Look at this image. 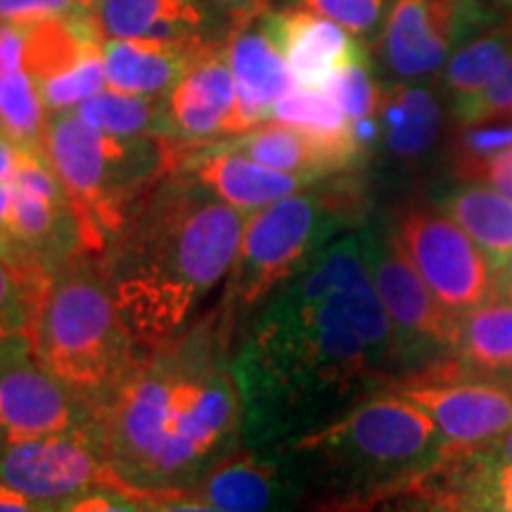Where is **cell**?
<instances>
[{
    "label": "cell",
    "mask_w": 512,
    "mask_h": 512,
    "mask_svg": "<svg viewBox=\"0 0 512 512\" xmlns=\"http://www.w3.org/2000/svg\"><path fill=\"white\" fill-rule=\"evenodd\" d=\"M245 444L287 441L337 418L356 396L399 377L394 330L363 233L339 235L261 306L233 356Z\"/></svg>",
    "instance_id": "1"
},
{
    "label": "cell",
    "mask_w": 512,
    "mask_h": 512,
    "mask_svg": "<svg viewBox=\"0 0 512 512\" xmlns=\"http://www.w3.org/2000/svg\"><path fill=\"white\" fill-rule=\"evenodd\" d=\"M98 434L121 482L145 496L188 494L245 444V406L216 309L140 358L100 408Z\"/></svg>",
    "instance_id": "2"
},
{
    "label": "cell",
    "mask_w": 512,
    "mask_h": 512,
    "mask_svg": "<svg viewBox=\"0 0 512 512\" xmlns=\"http://www.w3.org/2000/svg\"><path fill=\"white\" fill-rule=\"evenodd\" d=\"M245 219L181 171L147 192L102 256L140 354L181 335L197 306L226 283Z\"/></svg>",
    "instance_id": "3"
},
{
    "label": "cell",
    "mask_w": 512,
    "mask_h": 512,
    "mask_svg": "<svg viewBox=\"0 0 512 512\" xmlns=\"http://www.w3.org/2000/svg\"><path fill=\"white\" fill-rule=\"evenodd\" d=\"M283 446L306 486L320 494L318 512L368 510L446 463L434 420L392 389L363 396L337 418Z\"/></svg>",
    "instance_id": "4"
},
{
    "label": "cell",
    "mask_w": 512,
    "mask_h": 512,
    "mask_svg": "<svg viewBox=\"0 0 512 512\" xmlns=\"http://www.w3.org/2000/svg\"><path fill=\"white\" fill-rule=\"evenodd\" d=\"M366 209L363 185L349 171L247 214L226 292L216 306L221 337L233 356L261 306L309 266L339 230L363 223Z\"/></svg>",
    "instance_id": "5"
},
{
    "label": "cell",
    "mask_w": 512,
    "mask_h": 512,
    "mask_svg": "<svg viewBox=\"0 0 512 512\" xmlns=\"http://www.w3.org/2000/svg\"><path fill=\"white\" fill-rule=\"evenodd\" d=\"M31 349L98 411L136 370L143 354L121 316L100 254H79L38 287Z\"/></svg>",
    "instance_id": "6"
},
{
    "label": "cell",
    "mask_w": 512,
    "mask_h": 512,
    "mask_svg": "<svg viewBox=\"0 0 512 512\" xmlns=\"http://www.w3.org/2000/svg\"><path fill=\"white\" fill-rule=\"evenodd\" d=\"M183 150L174 138L98 131L74 110L48 114L46 157L79 211L91 254L105 256Z\"/></svg>",
    "instance_id": "7"
},
{
    "label": "cell",
    "mask_w": 512,
    "mask_h": 512,
    "mask_svg": "<svg viewBox=\"0 0 512 512\" xmlns=\"http://www.w3.org/2000/svg\"><path fill=\"white\" fill-rule=\"evenodd\" d=\"M363 247L370 278L394 330L399 358L396 380L453 361L460 342V316L441 306L392 233L377 235L363 230Z\"/></svg>",
    "instance_id": "8"
},
{
    "label": "cell",
    "mask_w": 512,
    "mask_h": 512,
    "mask_svg": "<svg viewBox=\"0 0 512 512\" xmlns=\"http://www.w3.org/2000/svg\"><path fill=\"white\" fill-rule=\"evenodd\" d=\"M17 188L12 204L10 266L38 292L76 256L88 252L79 211L46 152L17 147Z\"/></svg>",
    "instance_id": "9"
},
{
    "label": "cell",
    "mask_w": 512,
    "mask_h": 512,
    "mask_svg": "<svg viewBox=\"0 0 512 512\" xmlns=\"http://www.w3.org/2000/svg\"><path fill=\"white\" fill-rule=\"evenodd\" d=\"M384 389L406 396L439 427L446 460L484 451L512 427V377L477 375L453 361Z\"/></svg>",
    "instance_id": "10"
},
{
    "label": "cell",
    "mask_w": 512,
    "mask_h": 512,
    "mask_svg": "<svg viewBox=\"0 0 512 512\" xmlns=\"http://www.w3.org/2000/svg\"><path fill=\"white\" fill-rule=\"evenodd\" d=\"M389 233L446 311L463 318L498 297L494 268L446 211L411 204Z\"/></svg>",
    "instance_id": "11"
},
{
    "label": "cell",
    "mask_w": 512,
    "mask_h": 512,
    "mask_svg": "<svg viewBox=\"0 0 512 512\" xmlns=\"http://www.w3.org/2000/svg\"><path fill=\"white\" fill-rule=\"evenodd\" d=\"M489 15L484 0H394L375 50L396 81L430 79L465 38L494 24Z\"/></svg>",
    "instance_id": "12"
},
{
    "label": "cell",
    "mask_w": 512,
    "mask_h": 512,
    "mask_svg": "<svg viewBox=\"0 0 512 512\" xmlns=\"http://www.w3.org/2000/svg\"><path fill=\"white\" fill-rule=\"evenodd\" d=\"M0 482L53 505L98 486L133 491L107 463L98 427L0 446Z\"/></svg>",
    "instance_id": "13"
},
{
    "label": "cell",
    "mask_w": 512,
    "mask_h": 512,
    "mask_svg": "<svg viewBox=\"0 0 512 512\" xmlns=\"http://www.w3.org/2000/svg\"><path fill=\"white\" fill-rule=\"evenodd\" d=\"M100 411L38 361L34 349L0 361V446L98 427Z\"/></svg>",
    "instance_id": "14"
},
{
    "label": "cell",
    "mask_w": 512,
    "mask_h": 512,
    "mask_svg": "<svg viewBox=\"0 0 512 512\" xmlns=\"http://www.w3.org/2000/svg\"><path fill=\"white\" fill-rule=\"evenodd\" d=\"M306 479L285 446L242 444L221 458L188 494L221 512H297Z\"/></svg>",
    "instance_id": "15"
},
{
    "label": "cell",
    "mask_w": 512,
    "mask_h": 512,
    "mask_svg": "<svg viewBox=\"0 0 512 512\" xmlns=\"http://www.w3.org/2000/svg\"><path fill=\"white\" fill-rule=\"evenodd\" d=\"M261 19L299 88L328 91L339 69L370 55L366 43L347 29L304 8L275 5L261 12Z\"/></svg>",
    "instance_id": "16"
},
{
    "label": "cell",
    "mask_w": 512,
    "mask_h": 512,
    "mask_svg": "<svg viewBox=\"0 0 512 512\" xmlns=\"http://www.w3.org/2000/svg\"><path fill=\"white\" fill-rule=\"evenodd\" d=\"M235 102L238 91L223 41L204 50L174 91L166 95L171 138L190 147L230 138Z\"/></svg>",
    "instance_id": "17"
},
{
    "label": "cell",
    "mask_w": 512,
    "mask_h": 512,
    "mask_svg": "<svg viewBox=\"0 0 512 512\" xmlns=\"http://www.w3.org/2000/svg\"><path fill=\"white\" fill-rule=\"evenodd\" d=\"M226 53L235 76V91H238L233 133H230L233 138L271 119L275 102L292 93L297 88V81H294L280 48L268 34L261 12L240 19L230 29Z\"/></svg>",
    "instance_id": "18"
},
{
    "label": "cell",
    "mask_w": 512,
    "mask_h": 512,
    "mask_svg": "<svg viewBox=\"0 0 512 512\" xmlns=\"http://www.w3.org/2000/svg\"><path fill=\"white\" fill-rule=\"evenodd\" d=\"M93 17L102 38L221 43L235 27L211 0H100Z\"/></svg>",
    "instance_id": "19"
},
{
    "label": "cell",
    "mask_w": 512,
    "mask_h": 512,
    "mask_svg": "<svg viewBox=\"0 0 512 512\" xmlns=\"http://www.w3.org/2000/svg\"><path fill=\"white\" fill-rule=\"evenodd\" d=\"M174 171L190 176L192 181L204 185L209 192L242 214L268 207L287 195L309 188L313 183L304 176H292L285 171L268 169L240 152L228 150L221 143L185 147L181 162Z\"/></svg>",
    "instance_id": "20"
},
{
    "label": "cell",
    "mask_w": 512,
    "mask_h": 512,
    "mask_svg": "<svg viewBox=\"0 0 512 512\" xmlns=\"http://www.w3.org/2000/svg\"><path fill=\"white\" fill-rule=\"evenodd\" d=\"M223 43V41H221ZM216 43L105 38L107 88L131 95H169L188 69Z\"/></svg>",
    "instance_id": "21"
},
{
    "label": "cell",
    "mask_w": 512,
    "mask_h": 512,
    "mask_svg": "<svg viewBox=\"0 0 512 512\" xmlns=\"http://www.w3.org/2000/svg\"><path fill=\"white\" fill-rule=\"evenodd\" d=\"M380 138L387 152L399 162H420L437 145L444 128V110L430 88L401 83L382 88Z\"/></svg>",
    "instance_id": "22"
},
{
    "label": "cell",
    "mask_w": 512,
    "mask_h": 512,
    "mask_svg": "<svg viewBox=\"0 0 512 512\" xmlns=\"http://www.w3.org/2000/svg\"><path fill=\"white\" fill-rule=\"evenodd\" d=\"M460 228L475 240L482 254L501 278L512 268V200L484 183H463L439 200Z\"/></svg>",
    "instance_id": "23"
},
{
    "label": "cell",
    "mask_w": 512,
    "mask_h": 512,
    "mask_svg": "<svg viewBox=\"0 0 512 512\" xmlns=\"http://www.w3.org/2000/svg\"><path fill=\"white\" fill-rule=\"evenodd\" d=\"M512 55V19L494 22L465 38L441 69V88L453 107L472 100L496 79Z\"/></svg>",
    "instance_id": "24"
},
{
    "label": "cell",
    "mask_w": 512,
    "mask_h": 512,
    "mask_svg": "<svg viewBox=\"0 0 512 512\" xmlns=\"http://www.w3.org/2000/svg\"><path fill=\"white\" fill-rule=\"evenodd\" d=\"M456 358L470 373L512 377V299L498 294L460 318Z\"/></svg>",
    "instance_id": "25"
},
{
    "label": "cell",
    "mask_w": 512,
    "mask_h": 512,
    "mask_svg": "<svg viewBox=\"0 0 512 512\" xmlns=\"http://www.w3.org/2000/svg\"><path fill=\"white\" fill-rule=\"evenodd\" d=\"M74 112L98 131L112 136H157L171 138L166 95H131L112 88L83 100Z\"/></svg>",
    "instance_id": "26"
},
{
    "label": "cell",
    "mask_w": 512,
    "mask_h": 512,
    "mask_svg": "<svg viewBox=\"0 0 512 512\" xmlns=\"http://www.w3.org/2000/svg\"><path fill=\"white\" fill-rule=\"evenodd\" d=\"M48 110L29 72L0 76V133L17 147L46 152Z\"/></svg>",
    "instance_id": "27"
},
{
    "label": "cell",
    "mask_w": 512,
    "mask_h": 512,
    "mask_svg": "<svg viewBox=\"0 0 512 512\" xmlns=\"http://www.w3.org/2000/svg\"><path fill=\"white\" fill-rule=\"evenodd\" d=\"M439 477L477 512H512V463L470 456L446 460Z\"/></svg>",
    "instance_id": "28"
},
{
    "label": "cell",
    "mask_w": 512,
    "mask_h": 512,
    "mask_svg": "<svg viewBox=\"0 0 512 512\" xmlns=\"http://www.w3.org/2000/svg\"><path fill=\"white\" fill-rule=\"evenodd\" d=\"M280 124H290L323 138H356L354 124L337 105L328 91L313 88H294L283 100H278L271 110V119Z\"/></svg>",
    "instance_id": "29"
},
{
    "label": "cell",
    "mask_w": 512,
    "mask_h": 512,
    "mask_svg": "<svg viewBox=\"0 0 512 512\" xmlns=\"http://www.w3.org/2000/svg\"><path fill=\"white\" fill-rule=\"evenodd\" d=\"M102 41H105V38H102ZM36 83L48 114L79 107L83 100L93 98L95 93L105 91L107 86L102 43L88 48L74 64H69V67H64L60 72L50 76H43V79H38Z\"/></svg>",
    "instance_id": "30"
},
{
    "label": "cell",
    "mask_w": 512,
    "mask_h": 512,
    "mask_svg": "<svg viewBox=\"0 0 512 512\" xmlns=\"http://www.w3.org/2000/svg\"><path fill=\"white\" fill-rule=\"evenodd\" d=\"M36 290L0 259V361L31 349V320H34Z\"/></svg>",
    "instance_id": "31"
},
{
    "label": "cell",
    "mask_w": 512,
    "mask_h": 512,
    "mask_svg": "<svg viewBox=\"0 0 512 512\" xmlns=\"http://www.w3.org/2000/svg\"><path fill=\"white\" fill-rule=\"evenodd\" d=\"M278 5H292V8L316 12V15L347 29L370 50L380 41L389 10L387 0H280Z\"/></svg>",
    "instance_id": "32"
},
{
    "label": "cell",
    "mask_w": 512,
    "mask_h": 512,
    "mask_svg": "<svg viewBox=\"0 0 512 512\" xmlns=\"http://www.w3.org/2000/svg\"><path fill=\"white\" fill-rule=\"evenodd\" d=\"M328 93L337 100V105L342 107V112L347 114L351 124L377 119L382 88L373 76V60H370V55L339 69L335 79L330 81Z\"/></svg>",
    "instance_id": "33"
},
{
    "label": "cell",
    "mask_w": 512,
    "mask_h": 512,
    "mask_svg": "<svg viewBox=\"0 0 512 512\" xmlns=\"http://www.w3.org/2000/svg\"><path fill=\"white\" fill-rule=\"evenodd\" d=\"M361 512H477L439 472Z\"/></svg>",
    "instance_id": "34"
},
{
    "label": "cell",
    "mask_w": 512,
    "mask_h": 512,
    "mask_svg": "<svg viewBox=\"0 0 512 512\" xmlns=\"http://www.w3.org/2000/svg\"><path fill=\"white\" fill-rule=\"evenodd\" d=\"M512 147V119H489L463 124L453 138V171L460 166L484 162Z\"/></svg>",
    "instance_id": "35"
},
{
    "label": "cell",
    "mask_w": 512,
    "mask_h": 512,
    "mask_svg": "<svg viewBox=\"0 0 512 512\" xmlns=\"http://www.w3.org/2000/svg\"><path fill=\"white\" fill-rule=\"evenodd\" d=\"M453 117H456L458 126L489 119H512V55L482 93L463 102V105L453 107Z\"/></svg>",
    "instance_id": "36"
},
{
    "label": "cell",
    "mask_w": 512,
    "mask_h": 512,
    "mask_svg": "<svg viewBox=\"0 0 512 512\" xmlns=\"http://www.w3.org/2000/svg\"><path fill=\"white\" fill-rule=\"evenodd\" d=\"M91 15L93 10L81 0H0V24H38Z\"/></svg>",
    "instance_id": "37"
},
{
    "label": "cell",
    "mask_w": 512,
    "mask_h": 512,
    "mask_svg": "<svg viewBox=\"0 0 512 512\" xmlns=\"http://www.w3.org/2000/svg\"><path fill=\"white\" fill-rule=\"evenodd\" d=\"M150 498L155 496H140L133 491L98 486V489L81 491V494L57 503L55 512H147Z\"/></svg>",
    "instance_id": "38"
},
{
    "label": "cell",
    "mask_w": 512,
    "mask_h": 512,
    "mask_svg": "<svg viewBox=\"0 0 512 512\" xmlns=\"http://www.w3.org/2000/svg\"><path fill=\"white\" fill-rule=\"evenodd\" d=\"M17 157L19 150L12 140L0 133V259L12 261V204L17 188Z\"/></svg>",
    "instance_id": "39"
},
{
    "label": "cell",
    "mask_w": 512,
    "mask_h": 512,
    "mask_svg": "<svg viewBox=\"0 0 512 512\" xmlns=\"http://www.w3.org/2000/svg\"><path fill=\"white\" fill-rule=\"evenodd\" d=\"M453 176L463 183L491 185V188H496L512 200V147L501 152V155L484 159V162L460 166V169L453 171Z\"/></svg>",
    "instance_id": "40"
},
{
    "label": "cell",
    "mask_w": 512,
    "mask_h": 512,
    "mask_svg": "<svg viewBox=\"0 0 512 512\" xmlns=\"http://www.w3.org/2000/svg\"><path fill=\"white\" fill-rule=\"evenodd\" d=\"M147 512H221L195 494L155 496L147 501Z\"/></svg>",
    "instance_id": "41"
},
{
    "label": "cell",
    "mask_w": 512,
    "mask_h": 512,
    "mask_svg": "<svg viewBox=\"0 0 512 512\" xmlns=\"http://www.w3.org/2000/svg\"><path fill=\"white\" fill-rule=\"evenodd\" d=\"M57 505L36 501L22 491L0 482V512H55Z\"/></svg>",
    "instance_id": "42"
},
{
    "label": "cell",
    "mask_w": 512,
    "mask_h": 512,
    "mask_svg": "<svg viewBox=\"0 0 512 512\" xmlns=\"http://www.w3.org/2000/svg\"><path fill=\"white\" fill-rule=\"evenodd\" d=\"M211 3L223 12L230 22L238 24L240 19L254 17L268 8H275L280 0H211Z\"/></svg>",
    "instance_id": "43"
},
{
    "label": "cell",
    "mask_w": 512,
    "mask_h": 512,
    "mask_svg": "<svg viewBox=\"0 0 512 512\" xmlns=\"http://www.w3.org/2000/svg\"><path fill=\"white\" fill-rule=\"evenodd\" d=\"M475 456L491 460V463H512V427L503 437H498L494 444L486 446L484 451H477Z\"/></svg>",
    "instance_id": "44"
},
{
    "label": "cell",
    "mask_w": 512,
    "mask_h": 512,
    "mask_svg": "<svg viewBox=\"0 0 512 512\" xmlns=\"http://www.w3.org/2000/svg\"><path fill=\"white\" fill-rule=\"evenodd\" d=\"M498 294H501V297L512 299V268L498 278Z\"/></svg>",
    "instance_id": "45"
},
{
    "label": "cell",
    "mask_w": 512,
    "mask_h": 512,
    "mask_svg": "<svg viewBox=\"0 0 512 512\" xmlns=\"http://www.w3.org/2000/svg\"><path fill=\"white\" fill-rule=\"evenodd\" d=\"M83 5H86V8H91V10H95V5L100 3V0H81Z\"/></svg>",
    "instance_id": "46"
},
{
    "label": "cell",
    "mask_w": 512,
    "mask_h": 512,
    "mask_svg": "<svg viewBox=\"0 0 512 512\" xmlns=\"http://www.w3.org/2000/svg\"><path fill=\"white\" fill-rule=\"evenodd\" d=\"M496 3H501L503 8H508V10H512V0H496Z\"/></svg>",
    "instance_id": "47"
},
{
    "label": "cell",
    "mask_w": 512,
    "mask_h": 512,
    "mask_svg": "<svg viewBox=\"0 0 512 512\" xmlns=\"http://www.w3.org/2000/svg\"><path fill=\"white\" fill-rule=\"evenodd\" d=\"M325 512H351V510H325Z\"/></svg>",
    "instance_id": "48"
}]
</instances>
